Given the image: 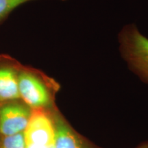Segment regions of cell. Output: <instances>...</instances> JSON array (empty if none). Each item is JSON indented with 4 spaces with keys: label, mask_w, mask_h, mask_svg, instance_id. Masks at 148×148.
<instances>
[{
    "label": "cell",
    "mask_w": 148,
    "mask_h": 148,
    "mask_svg": "<svg viewBox=\"0 0 148 148\" xmlns=\"http://www.w3.org/2000/svg\"><path fill=\"white\" fill-rule=\"evenodd\" d=\"M0 148H25L24 132L12 136H0Z\"/></svg>",
    "instance_id": "8"
},
{
    "label": "cell",
    "mask_w": 148,
    "mask_h": 148,
    "mask_svg": "<svg viewBox=\"0 0 148 148\" xmlns=\"http://www.w3.org/2000/svg\"><path fill=\"white\" fill-rule=\"evenodd\" d=\"M24 140L25 148H55L54 126L48 112L32 110Z\"/></svg>",
    "instance_id": "3"
},
{
    "label": "cell",
    "mask_w": 148,
    "mask_h": 148,
    "mask_svg": "<svg viewBox=\"0 0 148 148\" xmlns=\"http://www.w3.org/2000/svg\"><path fill=\"white\" fill-rule=\"evenodd\" d=\"M21 65L11 56L0 54V103L20 99L18 74Z\"/></svg>",
    "instance_id": "5"
},
{
    "label": "cell",
    "mask_w": 148,
    "mask_h": 148,
    "mask_svg": "<svg viewBox=\"0 0 148 148\" xmlns=\"http://www.w3.org/2000/svg\"><path fill=\"white\" fill-rule=\"evenodd\" d=\"M20 99L32 110L51 112L58 84L39 70L21 64L18 74Z\"/></svg>",
    "instance_id": "1"
},
{
    "label": "cell",
    "mask_w": 148,
    "mask_h": 148,
    "mask_svg": "<svg viewBox=\"0 0 148 148\" xmlns=\"http://www.w3.org/2000/svg\"><path fill=\"white\" fill-rule=\"evenodd\" d=\"M118 38L123 58L148 84V37L141 34L135 24L131 23L121 29Z\"/></svg>",
    "instance_id": "2"
},
{
    "label": "cell",
    "mask_w": 148,
    "mask_h": 148,
    "mask_svg": "<svg viewBox=\"0 0 148 148\" xmlns=\"http://www.w3.org/2000/svg\"><path fill=\"white\" fill-rule=\"evenodd\" d=\"M55 130V148H86L84 143L56 110L49 112Z\"/></svg>",
    "instance_id": "6"
},
{
    "label": "cell",
    "mask_w": 148,
    "mask_h": 148,
    "mask_svg": "<svg viewBox=\"0 0 148 148\" xmlns=\"http://www.w3.org/2000/svg\"><path fill=\"white\" fill-rule=\"evenodd\" d=\"M138 148H148V142H147V143H144L143 145L140 146V147Z\"/></svg>",
    "instance_id": "9"
},
{
    "label": "cell",
    "mask_w": 148,
    "mask_h": 148,
    "mask_svg": "<svg viewBox=\"0 0 148 148\" xmlns=\"http://www.w3.org/2000/svg\"><path fill=\"white\" fill-rule=\"evenodd\" d=\"M32 114V109L21 99L0 103V136L24 132Z\"/></svg>",
    "instance_id": "4"
},
{
    "label": "cell",
    "mask_w": 148,
    "mask_h": 148,
    "mask_svg": "<svg viewBox=\"0 0 148 148\" xmlns=\"http://www.w3.org/2000/svg\"><path fill=\"white\" fill-rule=\"evenodd\" d=\"M32 1L34 0H0V25L8 18L11 12H13L16 8L23 3Z\"/></svg>",
    "instance_id": "7"
}]
</instances>
